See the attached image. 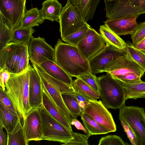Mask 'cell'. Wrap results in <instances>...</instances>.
Segmentation results:
<instances>
[{"label": "cell", "mask_w": 145, "mask_h": 145, "mask_svg": "<svg viewBox=\"0 0 145 145\" xmlns=\"http://www.w3.org/2000/svg\"><path fill=\"white\" fill-rule=\"evenodd\" d=\"M32 66L22 72L11 74L6 84V91L12 102L20 119L24 120L26 115L33 109L29 102V83Z\"/></svg>", "instance_id": "obj_1"}, {"label": "cell", "mask_w": 145, "mask_h": 145, "mask_svg": "<svg viewBox=\"0 0 145 145\" xmlns=\"http://www.w3.org/2000/svg\"><path fill=\"white\" fill-rule=\"evenodd\" d=\"M55 62L72 77L91 72L89 62L77 46L59 39L55 46Z\"/></svg>", "instance_id": "obj_2"}, {"label": "cell", "mask_w": 145, "mask_h": 145, "mask_svg": "<svg viewBox=\"0 0 145 145\" xmlns=\"http://www.w3.org/2000/svg\"><path fill=\"white\" fill-rule=\"evenodd\" d=\"M29 59L27 45L10 43L0 50V69L19 73L28 67Z\"/></svg>", "instance_id": "obj_3"}, {"label": "cell", "mask_w": 145, "mask_h": 145, "mask_svg": "<svg viewBox=\"0 0 145 145\" xmlns=\"http://www.w3.org/2000/svg\"><path fill=\"white\" fill-rule=\"evenodd\" d=\"M103 72L109 74L121 83H130L141 81L145 71L127 52L109 64Z\"/></svg>", "instance_id": "obj_4"}, {"label": "cell", "mask_w": 145, "mask_h": 145, "mask_svg": "<svg viewBox=\"0 0 145 145\" xmlns=\"http://www.w3.org/2000/svg\"><path fill=\"white\" fill-rule=\"evenodd\" d=\"M101 101L107 108L116 109L125 105L126 100L121 83L109 74L97 77Z\"/></svg>", "instance_id": "obj_5"}, {"label": "cell", "mask_w": 145, "mask_h": 145, "mask_svg": "<svg viewBox=\"0 0 145 145\" xmlns=\"http://www.w3.org/2000/svg\"><path fill=\"white\" fill-rule=\"evenodd\" d=\"M104 2L108 20L145 13V0H105Z\"/></svg>", "instance_id": "obj_6"}, {"label": "cell", "mask_w": 145, "mask_h": 145, "mask_svg": "<svg viewBox=\"0 0 145 145\" xmlns=\"http://www.w3.org/2000/svg\"><path fill=\"white\" fill-rule=\"evenodd\" d=\"M39 109L42 121V140L65 143L74 138V132L67 129L42 107Z\"/></svg>", "instance_id": "obj_7"}, {"label": "cell", "mask_w": 145, "mask_h": 145, "mask_svg": "<svg viewBox=\"0 0 145 145\" xmlns=\"http://www.w3.org/2000/svg\"><path fill=\"white\" fill-rule=\"evenodd\" d=\"M59 20L61 39L76 32L87 23L79 8L71 0H67L63 7Z\"/></svg>", "instance_id": "obj_8"}, {"label": "cell", "mask_w": 145, "mask_h": 145, "mask_svg": "<svg viewBox=\"0 0 145 145\" xmlns=\"http://www.w3.org/2000/svg\"><path fill=\"white\" fill-rule=\"evenodd\" d=\"M119 119L130 126L135 135L137 145H145V112L143 108L127 106L119 108Z\"/></svg>", "instance_id": "obj_9"}, {"label": "cell", "mask_w": 145, "mask_h": 145, "mask_svg": "<svg viewBox=\"0 0 145 145\" xmlns=\"http://www.w3.org/2000/svg\"><path fill=\"white\" fill-rule=\"evenodd\" d=\"M25 0H0V14L13 31L20 28L27 10Z\"/></svg>", "instance_id": "obj_10"}, {"label": "cell", "mask_w": 145, "mask_h": 145, "mask_svg": "<svg viewBox=\"0 0 145 145\" xmlns=\"http://www.w3.org/2000/svg\"><path fill=\"white\" fill-rule=\"evenodd\" d=\"M27 46L29 59L32 64L40 65L49 60L55 61V49L44 38L33 36Z\"/></svg>", "instance_id": "obj_11"}, {"label": "cell", "mask_w": 145, "mask_h": 145, "mask_svg": "<svg viewBox=\"0 0 145 145\" xmlns=\"http://www.w3.org/2000/svg\"><path fill=\"white\" fill-rule=\"evenodd\" d=\"M106 43L104 48L89 61L93 74L103 72L109 64L127 53L126 50L118 49Z\"/></svg>", "instance_id": "obj_12"}, {"label": "cell", "mask_w": 145, "mask_h": 145, "mask_svg": "<svg viewBox=\"0 0 145 145\" xmlns=\"http://www.w3.org/2000/svg\"><path fill=\"white\" fill-rule=\"evenodd\" d=\"M81 112L88 115L111 132L116 131V126L112 115L101 101H89Z\"/></svg>", "instance_id": "obj_13"}, {"label": "cell", "mask_w": 145, "mask_h": 145, "mask_svg": "<svg viewBox=\"0 0 145 145\" xmlns=\"http://www.w3.org/2000/svg\"><path fill=\"white\" fill-rule=\"evenodd\" d=\"M106 45V42L101 35L91 27L76 46L81 54L89 61Z\"/></svg>", "instance_id": "obj_14"}, {"label": "cell", "mask_w": 145, "mask_h": 145, "mask_svg": "<svg viewBox=\"0 0 145 145\" xmlns=\"http://www.w3.org/2000/svg\"><path fill=\"white\" fill-rule=\"evenodd\" d=\"M23 128L27 142L42 140L41 118L39 108L33 109L23 120Z\"/></svg>", "instance_id": "obj_15"}, {"label": "cell", "mask_w": 145, "mask_h": 145, "mask_svg": "<svg viewBox=\"0 0 145 145\" xmlns=\"http://www.w3.org/2000/svg\"><path fill=\"white\" fill-rule=\"evenodd\" d=\"M139 16H127L114 19H108L104 22L118 36L131 35L138 26L136 19Z\"/></svg>", "instance_id": "obj_16"}, {"label": "cell", "mask_w": 145, "mask_h": 145, "mask_svg": "<svg viewBox=\"0 0 145 145\" xmlns=\"http://www.w3.org/2000/svg\"><path fill=\"white\" fill-rule=\"evenodd\" d=\"M29 102L33 109L40 108L42 105V81L36 69L32 67L29 83Z\"/></svg>", "instance_id": "obj_17"}, {"label": "cell", "mask_w": 145, "mask_h": 145, "mask_svg": "<svg viewBox=\"0 0 145 145\" xmlns=\"http://www.w3.org/2000/svg\"><path fill=\"white\" fill-rule=\"evenodd\" d=\"M39 74L41 79L42 88L69 124L71 125V122L74 120L76 119V117L73 115L66 106L61 93L59 91Z\"/></svg>", "instance_id": "obj_18"}, {"label": "cell", "mask_w": 145, "mask_h": 145, "mask_svg": "<svg viewBox=\"0 0 145 145\" xmlns=\"http://www.w3.org/2000/svg\"><path fill=\"white\" fill-rule=\"evenodd\" d=\"M42 107L52 117L69 130L73 131L71 125L66 118L46 93L42 86Z\"/></svg>", "instance_id": "obj_19"}, {"label": "cell", "mask_w": 145, "mask_h": 145, "mask_svg": "<svg viewBox=\"0 0 145 145\" xmlns=\"http://www.w3.org/2000/svg\"><path fill=\"white\" fill-rule=\"evenodd\" d=\"M39 65L51 76L72 86V77L55 61L49 60Z\"/></svg>", "instance_id": "obj_20"}, {"label": "cell", "mask_w": 145, "mask_h": 145, "mask_svg": "<svg viewBox=\"0 0 145 145\" xmlns=\"http://www.w3.org/2000/svg\"><path fill=\"white\" fill-rule=\"evenodd\" d=\"M42 5L40 11L43 19L59 22L63 8L62 4L57 0H47L44 1Z\"/></svg>", "instance_id": "obj_21"}, {"label": "cell", "mask_w": 145, "mask_h": 145, "mask_svg": "<svg viewBox=\"0 0 145 145\" xmlns=\"http://www.w3.org/2000/svg\"><path fill=\"white\" fill-rule=\"evenodd\" d=\"M99 32L106 42L118 49L126 50L127 43L106 24L100 26Z\"/></svg>", "instance_id": "obj_22"}, {"label": "cell", "mask_w": 145, "mask_h": 145, "mask_svg": "<svg viewBox=\"0 0 145 145\" xmlns=\"http://www.w3.org/2000/svg\"><path fill=\"white\" fill-rule=\"evenodd\" d=\"M79 8L86 22L91 19L100 0H71Z\"/></svg>", "instance_id": "obj_23"}, {"label": "cell", "mask_w": 145, "mask_h": 145, "mask_svg": "<svg viewBox=\"0 0 145 145\" xmlns=\"http://www.w3.org/2000/svg\"><path fill=\"white\" fill-rule=\"evenodd\" d=\"M123 89L126 100L129 99H136L145 98V82L142 80L130 83H121Z\"/></svg>", "instance_id": "obj_24"}, {"label": "cell", "mask_w": 145, "mask_h": 145, "mask_svg": "<svg viewBox=\"0 0 145 145\" xmlns=\"http://www.w3.org/2000/svg\"><path fill=\"white\" fill-rule=\"evenodd\" d=\"M73 80L72 87L75 91L84 97L89 101H95L99 99L100 96L97 92L78 78Z\"/></svg>", "instance_id": "obj_25"}, {"label": "cell", "mask_w": 145, "mask_h": 145, "mask_svg": "<svg viewBox=\"0 0 145 145\" xmlns=\"http://www.w3.org/2000/svg\"><path fill=\"white\" fill-rule=\"evenodd\" d=\"M39 74H40L50 84L55 87L61 93L68 92L74 94L75 91L72 87L55 78L46 72L39 65L32 64Z\"/></svg>", "instance_id": "obj_26"}, {"label": "cell", "mask_w": 145, "mask_h": 145, "mask_svg": "<svg viewBox=\"0 0 145 145\" xmlns=\"http://www.w3.org/2000/svg\"><path fill=\"white\" fill-rule=\"evenodd\" d=\"M20 119L18 116L12 113L0 104V123L5 128L7 133L13 130Z\"/></svg>", "instance_id": "obj_27"}, {"label": "cell", "mask_w": 145, "mask_h": 145, "mask_svg": "<svg viewBox=\"0 0 145 145\" xmlns=\"http://www.w3.org/2000/svg\"><path fill=\"white\" fill-rule=\"evenodd\" d=\"M44 20L40 10L36 8H33L27 10L20 28H32L34 26H39Z\"/></svg>", "instance_id": "obj_28"}, {"label": "cell", "mask_w": 145, "mask_h": 145, "mask_svg": "<svg viewBox=\"0 0 145 145\" xmlns=\"http://www.w3.org/2000/svg\"><path fill=\"white\" fill-rule=\"evenodd\" d=\"M81 117L85 127L91 136L111 132L109 129L98 123L88 115L81 112Z\"/></svg>", "instance_id": "obj_29"}, {"label": "cell", "mask_w": 145, "mask_h": 145, "mask_svg": "<svg viewBox=\"0 0 145 145\" xmlns=\"http://www.w3.org/2000/svg\"><path fill=\"white\" fill-rule=\"evenodd\" d=\"M8 145H29L24 132L20 119L11 133H7Z\"/></svg>", "instance_id": "obj_30"}, {"label": "cell", "mask_w": 145, "mask_h": 145, "mask_svg": "<svg viewBox=\"0 0 145 145\" xmlns=\"http://www.w3.org/2000/svg\"><path fill=\"white\" fill-rule=\"evenodd\" d=\"M35 31L32 28L17 29L13 31L10 43L27 45Z\"/></svg>", "instance_id": "obj_31"}, {"label": "cell", "mask_w": 145, "mask_h": 145, "mask_svg": "<svg viewBox=\"0 0 145 145\" xmlns=\"http://www.w3.org/2000/svg\"><path fill=\"white\" fill-rule=\"evenodd\" d=\"M13 32L8 22L0 14V50L10 43Z\"/></svg>", "instance_id": "obj_32"}, {"label": "cell", "mask_w": 145, "mask_h": 145, "mask_svg": "<svg viewBox=\"0 0 145 145\" xmlns=\"http://www.w3.org/2000/svg\"><path fill=\"white\" fill-rule=\"evenodd\" d=\"M64 102L69 110L76 117L81 116L82 110L78 101L74 95L70 93H61Z\"/></svg>", "instance_id": "obj_33"}, {"label": "cell", "mask_w": 145, "mask_h": 145, "mask_svg": "<svg viewBox=\"0 0 145 145\" xmlns=\"http://www.w3.org/2000/svg\"><path fill=\"white\" fill-rule=\"evenodd\" d=\"M127 44V53L132 59L145 71V52L135 48L129 42Z\"/></svg>", "instance_id": "obj_34"}, {"label": "cell", "mask_w": 145, "mask_h": 145, "mask_svg": "<svg viewBox=\"0 0 145 145\" xmlns=\"http://www.w3.org/2000/svg\"><path fill=\"white\" fill-rule=\"evenodd\" d=\"M91 27L86 23L80 29L62 40L67 43L76 46L79 42L85 37Z\"/></svg>", "instance_id": "obj_35"}, {"label": "cell", "mask_w": 145, "mask_h": 145, "mask_svg": "<svg viewBox=\"0 0 145 145\" xmlns=\"http://www.w3.org/2000/svg\"><path fill=\"white\" fill-rule=\"evenodd\" d=\"M98 145H125L121 138L116 135H108L102 137Z\"/></svg>", "instance_id": "obj_36"}, {"label": "cell", "mask_w": 145, "mask_h": 145, "mask_svg": "<svg viewBox=\"0 0 145 145\" xmlns=\"http://www.w3.org/2000/svg\"><path fill=\"white\" fill-rule=\"evenodd\" d=\"M0 104L12 113L19 116L6 90L3 91L1 88H0Z\"/></svg>", "instance_id": "obj_37"}, {"label": "cell", "mask_w": 145, "mask_h": 145, "mask_svg": "<svg viewBox=\"0 0 145 145\" xmlns=\"http://www.w3.org/2000/svg\"><path fill=\"white\" fill-rule=\"evenodd\" d=\"M88 133L84 135L78 133H74V138L70 141L61 145H89L88 142V139L91 136Z\"/></svg>", "instance_id": "obj_38"}, {"label": "cell", "mask_w": 145, "mask_h": 145, "mask_svg": "<svg viewBox=\"0 0 145 145\" xmlns=\"http://www.w3.org/2000/svg\"><path fill=\"white\" fill-rule=\"evenodd\" d=\"M133 44H137L145 38V22L138 24L135 31L131 35Z\"/></svg>", "instance_id": "obj_39"}, {"label": "cell", "mask_w": 145, "mask_h": 145, "mask_svg": "<svg viewBox=\"0 0 145 145\" xmlns=\"http://www.w3.org/2000/svg\"><path fill=\"white\" fill-rule=\"evenodd\" d=\"M77 78H80L90 87L99 93L97 77L91 72L81 75Z\"/></svg>", "instance_id": "obj_40"}, {"label": "cell", "mask_w": 145, "mask_h": 145, "mask_svg": "<svg viewBox=\"0 0 145 145\" xmlns=\"http://www.w3.org/2000/svg\"><path fill=\"white\" fill-rule=\"evenodd\" d=\"M124 132L132 145H137V142L134 133L130 126L124 120L119 119Z\"/></svg>", "instance_id": "obj_41"}, {"label": "cell", "mask_w": 145, "mask_h": 145, "mask_svg": "<svg viewBox=\"0 0 145 145\" xmlns=\"http://www.w3.org/2000/svg\"><path fill=\"white\" fill-rule=\"evenodd\" d=\"M11 74L4 69L0 70V85L3 91H5L6 84L10 77Z\"/></svg>", "instance_id": "obj_42"}, {"label": "cell", "mask_w": 145, "mask_h": 145, "mask_svg": "<svg viewBox=\"0 0 145 145\" xmlns=\"http://www.w3.org/2000/svg\"><path fill=\"white\" fill-rule=\"evenodd\" d=\"M74 94L78 101L82 112L89 100L76 92L75 91Z\"/></svg>", "instance_id": "obj_43"}, {"label": "cell", "mask_w": 145, "mask_h": 145, "mask_svg": "<svg viewBox=\"0 0 145 145\" xmlns=\"http://www.w3.org/2000/svg\"><path fill=\"white\" fill-rule=\"evenodd\" d=\"M3 127L0 123V145H8V137L3 131Z\"/></svg>", "instance_id": "obj_44"}, {"label": "cell", "mask_w": 145, "mask_h": 145, "mask_svg": "<svg viewBox=\"0 0 145 145\" xmlns=\"http://www.w3.org/2000/svg\"><path fill=\"white\" fill-rule=\"evenodd\" d=\"M71 125H74L77 129L83 131L86 134L88 133V132L85 127L76 119H75L72 121Z\"/></svg>", "instance_id": "obj_45"}, {"label": "cell", "mask_w": 145, "mask_h": 145, "mask_svg": "<svg viewBox=\"0 0 145 145\" xmlns=\"http://www.w3.org/2000/svg\"><path fill=\"white\" fill-rule=\"evenodd\" d=\"M132 45L135 48L142 50L145 47V38L137 44Z\"/></svg>", "instance_id": "obj_46"}, {"label": "cell", "mask_w": 145, "mask_h": 145, "mask_svg": "<svg viewBox=\"0 0 145 145\" xmlns=\"http://www.w3.org/2000/svg\"><path fill=\"white\" fill-rule=\"evenodd\" d=\"M144 52H145V47L142 50Z\"/></svg>", "instance_id": "obj_47"}, {"label": "cell", "mask_w": 145, "mask_h": 145, "mask_svg": "<svg viewBox=\"0 0 145 145\" xmlns=\"http://www.w3.org/2000/svg\"><path fill=\"white\" fill-rule=\"evenodd\" d=\"M125 145H130V144H129L127 143H126V142H125Z\"/></svg>", "instance_id": "obj_48"}]
</instances>
